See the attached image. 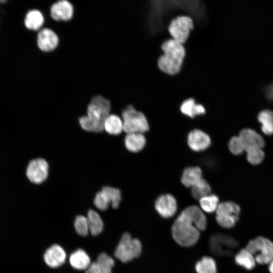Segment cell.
<instances>
[{"label":"cell","instance_id":"6da1fadb","mask_svg":"<svg viewBox=\"0 0 273 273\" xmlns=\"http://www.w3.org/2000/svg\"><path fill=\"white\" fill-rule=\"evenodd\" d=\"M207 226L205 215L200 208L191 205L185 208L177 217L172 226V236L179 245L190 247L200 238V231Z\"/></svg>","mask_w":273,"mask_h":273},{"label":"cell","instance_id":"7a4b0ae2","mask_svg":"<svg viewBox=\"0 0 273 273\" xmlns=\"http://www.w3.org/2000/svg\"><path fill=\"white\" fill-rule=\"evenodd\" d=\"M110 101L101 95L94 97L87 108V115L79 118V122L85 130L101 132L104 130V123L110 114Z\"/></svg>","mask_w":273,"mask_h":273},{"label":"cell","instance_id":"3957f363","mask_svg":"<svg viewBox=\"0 0 273 273\" xmlns=\"http://www.w3.org/2000/svg\"><path fill=\"white\" fill-rule=\"evenodd\" d=\"M161 49L164 53L158 61L160 69L170 75L178 73L186 54L183 44L172 38L169 39L164 41Z\"/></svg>","mask_w":273,"mask_h":273},{"label":"cell","instance_id":"277c9868","mask_svg":"<svg viewBox=\"0 0 273 273\" xmlns=\"http://www.w3.org/2000/svg\"><path fill=\"white\" fill-rule=\"evenodd\" d=\"M123 130L127 133H144L149 129V124L145 115L129 105L122 112Z\"/></svg>","mask_w":273,"mask_h":273},{"label":"cell","instance_id":"5b68a950","mask_svg":"<svg viewBox=\"0 0 273 273\" xmlns=\"http://www.w3.org/2000/svg\"><path fill=\"white\" fill-rule=\"evenodd\" d=\"M142 244L136 238H132L128 233H124L115 249V256L123 262L130 261L140 256Z\"/></svg>","mask_w":273,"mask_h":273},{"label":"cell","instance_id":"8992f818","mask_svg":"<svg viewBox=\"0 0 273 273\" xmlns=\"http://www.w3.org/2000/svg\"><path fill=\"white\" fill-rule=\"evenodd\" d=\"M246 248L253 255L258 264H269L273 259V242L266 238L259 236L251 240Z\"/></svg>","mask_w":273,"mask_h":273},{"label":"cell","instance_id":"52a82bcc","mask_svg":"<svg viewBox=\"0 0 273 273\" xmlns=\"http://www.w3.org/2000/svg\"><path fill=\"white\" fill-rule=\"evenodd\" d=\"M240 206L232 201L219 203L216 210V220L224 229H230L235 226L239 218Z\"/></svg>","mask_w":273,"mask_h":273},{"label":"cell","instance_id":"ba28073f","mask_svg":"<svg viewBox=\"0 0 273 273\" xmlns=\"http://www.w3.org/2000/svg\"><path fill=\"white\" fill-rule=\"evenodd\" d=\"M238 242L231 236L223 234L212 235L209 240L210 251L217 256L229 255L238 246Z\"/></svg>","mask_w":273,"mask_h":273},{"label":"cell","instance_id":"9c48e42d","mask_svg":"<svg viewBox=\"0 0 273 273\" xmlns=\"http://www.w3.org/2000/svg\"><path fill=\"white\" fill-rule=\"evenodd\" d=\"M193 27V21L190 17L180 16L171 20L168 31L172 39L183 44L187 40Z\"/></svg>","mask_w":273,"mask_h":273},{"label":"cell","instance_id":"30bf717a","mask_svg":"<svg viewBox=\"0 0 273 273\" xmlns=\"http://www.w3.org/2000/svg\"><path fill=\"white\" fill-rule=\"evenodd\" d=\"M49 165L47 161L41 158L31 160L28 164L26 175L33 184H39L47 179L48 175Z\"/></svg>","mask_w":273,"mask_h":273},{"label":"cell","instance_id":"8fae6325","mask_svg":"<svg viewBox=\"0 0 273 273\" xmlns=\"http://www.w3.org/2000/svg\"><path fill=\"white\" fill-rule=\"evenodd\" d=\"M154 206L158 213L164 218H168L174 216L177 208L175 198L170 194L160 195L156 199Z\"/></svg>","mask_w":273,"mask_h":273},{"label":"cell","instance_id":"7c38bea8","mask_svg":"<svg viewBox=\"0 0 273 273\" xmlns=\"http://www.w3.org/2000/svg\"><path fill=\"white\" fill-rule=\"evenodd\" d=\"M187 143L190 148L195 152H201L208 149L211 141L209 135L204 131L194 129L187 137Z\"/></svg>","mask_w":273,"mask_h":273},{"label":"cell","instance_id":"4fadbf2b","mask_svg":"<svg viewBox=\"0 0 273 273\" xmlns=\"http://www.w3.org/2000/svg\"><path fill=\"white\" fill-rule=\"evenodd\" d=\"M43 258L48 266L56 268L64 263L66 258V254L61 246L54 244L46 251Z\"/></svg>","mask_w":273,"mask_h":273},{"label":"cell","instance_id":"5bb4252c","mask_svg":"<svg viewBox=\"0 0 273 273\" xmlns=\"http://www.w3.org/2000/svg\"><path fill=\"white\" fill-rule=\"evenodd\" d=\"M37 42L39 48L42 51H50L58 46L59 37L51 28H44L38 33Z\"/></svg>","mask_w":273,"mask_h":273},{"label":"cell","instance_id":"9a60e30c","mask_svg":"<svg viewBox=\"0 0 273 273\" xmlns=\"http://www.w3.org/2000/svg\"><path fill=\"white\" fill-rule=\"evenodd\" d=\"M113 259L106 253L100 254L96 261L90 263L85 273H112Z\"/></svg>","mask_w":273,"mask_h":273},{"label":"cell","instance_id":"2e32d148","mask_svg":"<svg viewBox=\"0 0 273 273\" xmlns=\"http://www.w3.org/2000/svg\"><path fill=\"white\" fill-rule=\"evenodd\" d=\"M52 17L57 20H68L73 14V7L67 0H60L54 3L50 9Z\"/></svg>","mask_w":273,"mask_h":273},{"label":"cell","instance_id":"e0dca14e","mask_svg":"<svg viewBox=\"0 0 273 273\" xmlns=\"http://www.w3.org/2000/svg\"><path fill=\"white\" fill-rule=\"evenodd\" d=\"M245 148V150L251 148H260L264 146L262 136L255 130L245 128L241 131L239 135Z\"/></svg>","mask_w":273,"mask_h":273},{"label":"cell","instance_id":"ac0fdd59","mask_svg":"<svg viewBox=\"0 0 273 273\" xmlns=\"http://www.w3.org/2000/svg\"><path fill=\"white\" fill-rule=\"evenodd\" d=\"M146 139L142 133H126L124 138V145L128 151L136 153L141 151L145 146Z\"/></svg>","mask_w":273,"mask_h":273},{"label":"cell","instance_id":"d6986e66","mask_svg":"<svg viewBox=\"0 0 273 273\" xmlns=\"http://www.w3.org/2000/svg\"><path fill=\"white\" fill-rule=\"evenodd\" d=\"M202 171L198 166H190L186 168L181 176V182L187 188H192L202 179Z\"/></svg>","mask_w":273,"mask_h":273},{"label":"cell","instance_id":"ffe728a7","mask_svg":"<svg viewBox=\"0 0 273 273\" xmlns=\"http://www.w3.org/2000/svg\"><path fill=\"white\" fill-rule=\"evenodd\" d=\"M69 262L73 268L79 270L86 269L91 263L89 256L81 249L75 250L70 255Z\"/></svg>","mask_w":273,"mask_h":273},{"label":"cell","instance_id":"44dd1931","mask_svg":"<svg viewBox=\"0 0 273 273\" xmlns=\"http://www.w3.org/2000/svg\"><path fill=\"white\" fill-rule=\"evenodd\" d=\"M180 110L183 114L191 118H194L205 113L204 107L201 104L196 103L194 99L192 98L185 100L180 105Z\"/></svg>","mask_w":273,"mask_h":273},{"label":"cell","instance_id":"7402d4cb","mask_svg":"<svg viewBox=\"0 0 273 273\" xmlns=\"http://www.w3.org/2000/svg\"><path fill=\"white\" fill-rule=\"evenodd\" d=\"M104 130L112 135H118L122 131V119L118 115L110 114L104 123Z\"/></svg>","mask_w":273,"mask_h":273},{"label":"cell","instance_id":"603a6c76","mask_svg":"<svg viewBox=\"0 0 273 273\" xmlns=\"http://www.w3.org/2000/svg\"><path fill=\"white\" fill-rule=\"evenodd\" d=\"M236 263L248 270L252 269L256 264L253 255L246 248L241 249L235 255Z\"/></svg>","mask_w":273,"mask_h":273},{"label":"cell","instance_id":"cb8c5ba5","mask_svg":"<svg viewBox=\"0 0 273 273\" xmlns=\"http://www.w3.org/2000/svg\"><path fill=\"white\" fill-rule=\"evenodd\" d=\"M87 219L88 224L89 231L93 236L100 234L103 231V221L98 212L90 209L87 212Z\"/></svg>","mask_w":273,"mask_h":273},{"label":"cell","instance_id":"d4e9b609","mask_svg":"<svg viewBox=\"0 0 273 273\" xmlns=\"http://www.w3.org/2000/svg\"><path fill=\"white\" fill-rule=\"evenodd\" d=\"M44 17L40 11L38 10H32L26 14L25 19V25L30 29L37 30L42 25Z\"/></svg>","mask_w":273,"mask_h":273},{"label":"cell","instance_id":"484cf974","mask_svg":"<svg viewBox=\"0 0 273 273\" xmlns=\"http://www.w3.org/2000/svg\"><path fill=\"white\" fill-rule=\"evenodd\" d=\"M258 120L261 123V130L266 135L273 134V111L262 110L258 115Z\"/></svg>","mask_w":273,"mask_h":273},{"label":"cell","instance_id":"4316f807","mask_svg":"<svg viewBox=\"0 0 273 273\" xmlns=\"http://www.w3.org/2000/svg\"><path fill=\"white\" fill-rule=\"evenodd\" d=\"M197 273H217V267L215 260L210 257L204 256L195 265Z\"/></svg>","mask_w":273,"mask_h":273},{"label":"cell","instance_id":"83f0119b","mask_svg":"<svg viewBox=\"0 0 273 273\" xmlns=\"http://www.w3.org/2000/svg\"><path fill=\"white\" fill-rule=\"evenodd\" d=\"M199 201L201 209L207 213L216 211L219 204L218 197L212 194L202 197Z\"/></svg>","mask_w":273,"mask_h":273},{"label":"cell","instance_id":"f1b7e54d","mask_svg":"<svg viewBox=\"0 0 273 273\" xmlns=\"http://www.w3.org/2000/svg\"><path fill=\"white\" fill-rule=\"evenodd\" d=\"M191 189V195L196 200H200L202 197L210 194L211 191L210 186L203 178Z\"/></svg>","mask_w":273,"mask_h":273},{"label":"cell","instance_id":"f546056e","mask_svg":"<svg viewBox=\"0 0 273 273\" xmlns=\"http://www.w3.org/2000/svg\"><path fill=\"white\" fill-rule=\"evenodd\" d=\"M101 191L105 194L109 202L112 203L113 208L118 207L121 200V194L119 189L105 186L103 187Z\"/></svg>","mask_w":273,"mask_h":273},{"label":"cell","instance_id":"4dcf8cb0","mask_svg":"<svg viewBox=\"0 0 273 273\" xmlns=\"http://www.w3.org/2000/svg\"><path fill=\"white\" fill-rule=\"evenodd\" d=\"M246 151L247 160L252 164H258L263 160L264 153L260 148L249 149Z\"/></svg>","mask_w":273,"mask_h":273},{"label":"cell","instance_id":"1f68e13d","mask_svg":"<svg viewBox=\"0 0 273 273\" xmlns=\"http://www.w3.org/2000/svg\"><path fill=\"white\" fill-rule=\"evenodd\" d=\"M74 227L78 234L85 236L89 231L87 218L83 215H77L74 221Z\"/></svg>","mask_w":273,"mask_h":273},{"label":"cell","instance_id":"d6a6232c","mask_svg":"<svg viewBox=\"0 0 273 273\" xmlns=\"http://www.w3.org/2000/svg\"><path fill=\"white\" fill-rule=\"evenodd\" d=\"M229 149L235 155H240L245 151V148L239 136L232 137L229 142Z\"/></svg>","mask_w":273,"mask_h":273},{"label":"cell","instance_id":"836d02e7","mask_svg":"<svg viewBox=\"0 0 273 273\" xmlns=\"http://www.w3.org/2000/svg\"><path fill=\"white\" fill-rule=\"evenodd\" d=\"M94 203L97 208L104 211L108 208L110 202L105 194L100 191L96 194Z\"/></svg>","mask_w":273,"mask_h":273},{"label":"cell","instance_id":"e575fe53","mask_svg":"<svg viewBox=\"0 0 273 273\" xmlns=\"http://www.w3.org/2000/svg\"><path fill=\"white\" fill-rule=\"evenodd\" d=\"M265 94L268 99L273 100V82L266 87Z\"/></svg>","mask_w":273,"mask_h":273},{"label":"cell","instance_id":"d590c367","mask_svg":"<svg viewBox=\"0 0 273 273\" xmlns=\"http://www.w3.org/2000/svg\"><path fill=\"white\" fill-rule=\"evenodd\" d=\"M268 269L270 273H273V259L269 262Z\"/></svg>","mask_w":273,"mask_h":273},{"label":"cell","instance_id":"8d00e7d4","mask_svg":"<svg viewBox=\"0 0 273 273\" xmlns=\"http://www.w3.org/2000/svg\"><path fill=\"white\" fill-rule=\"evenodd\" d=\"M5 1H0V3H3V2H4Z\"/></svg>","mask_w":273,"mask_h":273}]
</instances>
